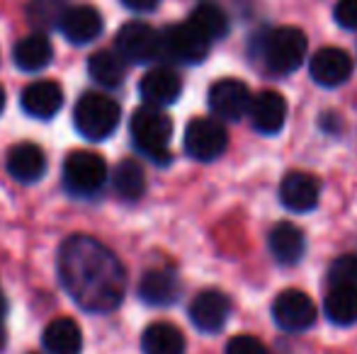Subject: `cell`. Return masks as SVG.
I'll use <instances>...</instances> for the list:
<instances>
[{"label":"cell","instance_id":"44dd1931","mask_svg":"<svg viewBox=\"0 0 357 354\" xmlns=\"http://www.w3.org/2000/svg\"><path fill=\"white\" fill-rule=\"evenodd\" d=\"M42 345L49 354H80L83 332L73 318H54L42 332Z\"/></svg>","mask_w":357,"mask_h":354},{"label":"cell","instance_id":"2e32d148","mask_svg":"<svg viewBox=\"0 0 357 354\" xmlns=\"http://www.w3.org/2000/svg\"><path fill=\"white\" fill-rule=\"evenodd\" d=\"M22 109L34 119H52L59 114L63 104V90L54 81H37L29 83L20 95Z\"/></svg>","mask_w":357,"mask_h":354},{"label":"cell","instance_id":"d6986e66","mask_svg":"<svg viewBox=\"0 0 357 354\" xmlns=\"http://www.w3.org/2000/svg\"><path fill=\"white\" fill-rule=\"evenodd\" d=\"M139 296L149 306H170L180 298V279L170 269H149L139 284Z\"/></svg>","mask_w":357,"mask_h":354},{"label":"cell","instance_id":"f546056e","mask_svg":"<svg viewBox=\"0 0 357 354\" xmlns=\"http://www.w3.org/2000/svg\"><path fill=\"white\" fill-rule=\"evenodd\" d=\"M226 354H270L268 347L253 335H236L226 342Z\"/></svg>","mask_w":357,"mask_h":354},{"label":"cell","instance_id":"ffe728a7","mask_svg":"<svg viewBox=\"0 0 357 354\" xmlns=\"http://www.w3.org/2000/svg\"><path fill=\"white\" fill-rule=\"evenodd\" d=\"M268 246L278 262H282V265H296L306 252V238L299 226L282 221L270 231Z\"/></svg>","mask_w":357,"mask_h":354},{"label":"cell","instance_id":"d6a6232c","mask_svg":"<svg viewBox=\"0 0 357 354\" xmlns=\"http://www.w3.org/2000/svg\"><path fill=\"white\" fill-rule=\"evenodd\" d=\"M5 342H8V335H5V328H3V316H0V350L5 347Z\"/></svg>","mask_w":357,"mask_h":354},{"label":"cell","instance_id":"cb8c5ba5","mask_svg":"<svg viewBox=\"0 0 357 354\" xmlns=\"http://www.w3.org/2000/svg\"><path fill=\"white\" fill-rule=\"evenodd\" d=\"M88 73L98 86L119 88L124 76H127V61H124L117 51L102 49V51L93 54V56L88 58Z\"/></svg>","mask_w":357,"mask_h":354},{"label":"cell","instance_id":"e0dca14e","mask_svg":"<svg viewBox=\"0 0 357 354\" xmlns=\"http://www.w3.org/2000/svg\"><path fill=\"white\" fill-rule=\"evenodd\" d=\"M321 197L319 179L306 172H289L282 184H280V202L284 204L289 211L306 214L311 209H316Z\"/></svg>","mask_w":357,"mask_h":354},{"label":"cell","instance_id":"f1b7e54d","mask_svg":"<svg viewBox=\"0 0 357 354\" xmlns=\"http://www.w3.org/2000/svg\"><path fill=\"white\" fill-rule=\"evenodd\" d=\"M328 279L333 287H350L357 289V255H340L331 265Z\"/></svg>","mask_w":357,"mask_h":354},{"label":"cell","instance_id":"4fadbf2b","mask_svg":"<svg viewBox=\"0 0 357 354\" xmlns=\"http://www.w3.org/2000/svg\"><path fill=\"white\" fill-rule=\"evenodd\" d=\"M248 117H250V124H253L255 131L268 134V136L282 131V127L287 122L284 97L280 92H275V90H263V92L255 95V97L250 99Z\"/></svg>","mask_w":357,"mask_h":354},{"label":"cell","instance_id":"1f68e13d","mask_svg":"<svg viewBox=\"0 0 357 354\" xmlns=\"http://www.w3.org/2000/svg\"><path fill=\"white\" fill-rule=\"evenodd\" d=\"M124 8L134 10V13H151V10L158 8L160 0H122Z\"/></svg>","mask_w":357,"mask_h":354},{"label":"cell","instance_id":"ba28073f","mask_svg":"<svg viewBox=\"0 0 357 354\" xmlns=\"http://www.w3.org/2000/svg\"><path fill=\"white\" fill-rule=\"evenodd\" d=\"M316 303L311 301L309 293L299 291V289H287L275 298L273 318L282 330L287 332H304L316 323Z\"/></svg>","mask_w":357,"mask_h":354},{"label":"cell","instance_id":"5bb4252c","mask_svg":"<svg viewBox=\"0 0 357 354\" xmlns=\"http://www.w3.org/2000/svg\"><path fill=\"white\" fill-rule=\"evenodd\" d=\"M180 92H183L180 76L163 66L151 68L139 83V95H142V99L149 107H168L180 97Z\"/></svg>","mask_w":357,"mask_h":354},{"label":"cell","instance_id":"9a60e30c","mask_svg":"<svg viewBox=\"0 0 357 354\" xmlns=\"http://www.w3.org/2000/svg\"><path fill=\"white\" fill-rule=\"evenodd\" d=\"M59 29L71 44H90L102 34V17L90 5H75L66 8Z\"/></svg>","mask_w":357,"mask_h":354},{"label":"cell","instance_id":"4316f807","mask_svg":"<svg viewBox=\"0 0 357 354\" xmlns=\"http://www.w3.org/2000/svg\"><path fill=\"white\" fill-rule=\"evenodd\" d=\"M188 22L195 24V27H197L199 32L209 39V42H214V39H221V37L229 34V17H226L224 10L214 3H199L197 8L192 10V15H190Z\"/></svg>","mask_w":357,"mask_h":354},{"label":"cell","instance_id":"6da1fadb","mask_svg":"<svg viewBox=\"0 0 357 354\" xmlns=\"http://www.w3.org/2000/svg\"><path fill=\"white\" fill-rule=\"evenodd\" d=\"M59 282L78 308L112 313L127 291V272L119 257L90 236H71L59 250Z\"/></svg>","mask_w":357,"mask_h":354},{"label":"cell","instance_id":"8992f818","mask_svg":"<svg viewBox=\"0 0 357 354\" xmlns=\"http://www.w3.org/2000/svg\"><path fill=\"white\" fill-rule=\"evenodd\" d=\"M117 54L127 63H151L163 54V34H158L146 22H127L117 32Z\"/></svg>","mask_w":357,"mask_h":354},{"label":"cell","instance_id":"83f0119b","mask_svg":"<svg viewBox=\"0 0 357 354\" xmlns=\"http://www.w3.org/2000/svg\"><path fill=\"white\" fill-rule=\"evenodd\" d=\"M63 13H66V3L63 0H29L27 3V19L39 32L59 27Z\"/></svg>","mask_w":357,"mask_h":354},{"label":"cell","instance_id":"3957f363","mask_svg":"<svg viewBox=\"0 0 357 354\" xmlns=\"http://www.w3.org/2000/svg\"><path fill=\"white\" fill-rule=\"evenodd\" d=\"M122 109L109 95L105 92H85L75 102L73 124L78 134L88 141H105L119 127Z\"/></svg>","mask_w":357,"mask_h":354},{"label":"cell","instance_id":"603a6c76","mask_svg":"<svg viewBox=\"0 0 357 354\" xmlns=\"http://www.w3.org/2000/svg\"><path fill=\"white\" fill-rule=\"evenodd\" d=\"M144 354H183L185 335L173 323H153L142 335Z\"/></svg>","mask_w":357,"mask_h":354},{"label":"cell","instance_id":"277c9868","mask_svg":"<svg viewBox=\"0 0 357 354\" xmlns=\"http://www.w3.org/2000/svg\"><path fill=\"white\" fill-rule=\"evenodd\" d=\"M306 34L299 27H278L265 37L263 58L265 66L275 73H291L304 63L306 56Z\"/></svg>","mask_w":357,"mask_h":354},{"label":"cell","instance_id":"484cf974","mask_svg":"<svg viewBox=\"0 0 357 354\" xmlns=\"http://www.w3.org/2000/svg\"><path fill=\"white\" fill-rule=\"evenodd\" d=\"M112 184H114V192H117L124 202H137V199H142L146 192L144 168L139 166L137 161L127 158V161H122L117 168H114Z\"/></svg>","mask_w":357,"mask_h":354},{"label":"cell","instance_id":"9c48e42d","mask_svg":"<svg viewBox=\"0 0 357 354\" xmlns=\"http://www.w3.org/2000/svg\"><path fill=\"white\" fill-rule=\"evenodd\" d=\"M209 47L212 42L190 22L173 24L163 34V54L180 63H202L209 54Z\"/></svg>","mask_w":357,"mask_h":354},{"label":"cell","instance_id":"ac0fdd59","mask_svg":"<svg viewBox=\"0 0 357 354\" xmlns=\"http://www.w3.org/2000/svg\"><path fill=\"white\" fill-rule=\"evenodd\" d=\"M5 168L17 182H37L47 172V158L37 143H17L5 156Z\"/></svg>","mask_w":357,"mask_h":354},{"label":"cell","instance_id":"836d02e7","mask_svg":"<svg viewBox=\"0 0 357 354\" xmlns=\"http://www.w3.org/2000/svg\"><path fill=\"white\" fill-rule=\"evenodd\" d=\"M3 109H5V90L0 88V112H3Z\"/></svg>","mask_w":357,"mask_h":354},{"label":"cell","instance_id":"7a4b0ae2","mask_svg":"<svg viewBox=\"0 0 357 354\" xmlns=\"http://www.w3.org/2000/svg\"><path fill=\"white\" fill-rule=\"evenodd\" d=\"M134 146L139 153H144L146 158H151L153 163H170V138H173V122L170 117L158 107H142L134 112L132 124Z\"/></svg>","mask_w":357,"mask_h":354},{"label":"cell","instance_id":"e575fe53","mask_svg":"<svg viewBox=\"0 0 357 354\" xmlns=\"http://www.w3.org/2000/svg\"><path fill=\"white\" fill-rule=\"evenodd\" d=\"M0 316H5V298H3V293H0Z\"/></svg>","mask_w":357,"mask_h":354},{"label":"cell","instance_id":"52a82bcc","mask_svg":"<svg viewBox=\"0 0 357 354\" xmlns=\"http://www.w3.org/2000/svg\"><path fill=\"white\" fill-rule=\"evenodd\" d=\"M229 146V134L219 119L197 117L185 129V151L195 161H216Z\"/></svg>","mask_w":357,"mask_h":354},{"label":"cell","instance_id":"5b68a950","mask_svg":"<svg viewBox=\"0 0 357 354\" xmlns=\"http://www.w3.org/2000/svg\"><path fill=\"white\" fill-rule=\"evenodd\" d=\"M107 182V163L93 151H73L63 163V187L73 197H93Z\"/></svg>","mask_w":357,"mask_h":354},{"label":"cell","instance_id":"7c38bea8","mask_svg":"<svg viewBox=\"0 0 357 354\" xmlns=\"http://www.w3.org/2000/svg\"><path fill=\"white\" fill-rule=\"evenodd\" d=\"M309 73L319 86L324 88H338L353 76V58L343 49L326 47L314 54L309 61Z\"/></svg>","mask_w":357,"mask_h":354},{"label":"cell","instance_id":"d4e9b609","mask_svg":"<svg viewBox=\"0 0 357 354\" xmlns=\"http://www.w3.org/2000/svg\"><path fill=\"white\" fill-rule=\"evenodd\" d=\"M324 313L335 325H355L357 323V289L333 287L326 293Z\"/></svg>","mask_w":357,"mask_h":354},{"label":"cell","instance_id":"7402d4cb","mask_svg":"<svg viewBox=\"0 0 357 354\" xmlns=\"http://www.w3.org/2000/svg\"><path fill=\"white\" fill-rule=\"evenodd\" d=\"M13 58H15V63H17L20 71H27V73L44 71L54 58L52 42H49L42 32H34L15 44Z\"/></svg>","mask_w":357,"mask_h":354},{"label":"cell","instance_id":"4dcf8cb0","mask_svg":"<svg viewBox=\"0 0 357 354\" xmlns=\"http://www.w3.org/2000/svg\"><path fill=\"white\" fill-rule=\"evenodd\" d=\"M333 17L340 27L357 29V0H338L333 10Z\"/></svg>","mask_w":357,"mask_h":354},{"label":"cell","instance_id":"8fae6325","mask_svg":"<svg viewBox=\"0 0 357 354\" xmlns=\"http://www.w3.org/2000/svg\"><path fill=\"white\" fill-rule=\"evenodd\" d=\"M231 313V301L219 289H204L190 303V321L202 332H219Z\"/></svg>","mask_w":357,"mask_h":354},{"label":"cell","instance_id":"30bf717a","mask_svg":"<svg viewBox=\"0 0 357 354\" xmlns=\"http://www.w3.org/2000/svg\"><path fill=\"white\" fill-rule=\"evenodd\" d=\"M250 90L243 81L236 78H221L209 88V107L219 119L238 122L248 114L250 107Z\"/></svg>","mask_w":357,"mask_h":354}]
</instances>
